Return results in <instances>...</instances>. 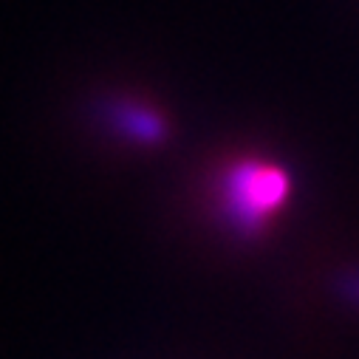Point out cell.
Segmentation results:
<instances>
[{
  "mask_svg": "<svg viewBox=\"0 0 359 359\" xmlns=\"http://www.w3.org/2000/svg\"><path fill=\"white\" fill-rule=\"evenodd\" d=\"M286 196V175L272 164H241L226 178V204L235 218L252 224L272 212Z\"/></svg>",
  "mask_w": 359,
  "mask_h": 359,
  "instance_id": "6da1fadb",
  "label": "cell"
}]
</instances>
